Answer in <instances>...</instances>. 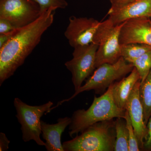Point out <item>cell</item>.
Wrapping results in <instances>:
<instances>
[{
    "instance_id": "1",
    "label": "cell",
    "mask_w": 151,
    "mask_h": 151,
    "mask_svg": "<svg viewBox=\"0 0 151 151\" xmlns=\"http://www.w3.org/2000/svg\"><path fill=\"white\" fill-rule=\"evenodd\" d=\"M55 9H49L32 23L19 28L17 33L0 48V86L14 75L39 43L52 24Z\"/></svg>"
},
{
    "instance_id": "2",
    "label": "cell",
    "mask_w": 151,
    "mask_h": 151,
    "mask_svg": "<svg viewBox=\"0 0 151 151\" xmlns=\"http://www.w3.org/2000/svg\"><path fill=\"white\" fill-rule=\"evenodd\" d=\"M114 83L100 97L94 96L92 105L87 110L78 109L73 113L68 134L72 137L98 122L118 118L125 119L126 110L119 108L113 99Z\"/></svg>"
},
{
    "instance_id": "3",
    "label": "cell",
    "mask_w": 151,
    "mask_h": 151,
    "mask_svg": "<svg viewBox=\"0 0 151 151\" xmlns=\"http://www.w3.org/2000/svg\"><path fill=\"white\" fill-rule=\"evenodd\" d=\"M115 125L114 119L93 124L79 136L63 143L64 151H114Z\"/></svg>"
},
{
    "instance_id": "4",
    "label": "cell",
    "mask_w": 151,
    "mask_h": 151,
    "mask_svg": "<svg viewBox=\"0 0 151 151\" xmlns=\"http://www.w3.org/2000/svg\"><path fill=\"white\" fill-rule=\"evenodd\" d=\"M134 68L132 63L127 62L122 57L114 63L102 64L96 68L85 84L75 91L71 97L58 102L54 108L72 100L78 94L85 91L94 90L96 94H100L108 89L111 84L131 73Z\"/></svg>"
},
{
    "instance_id": "5",
    "label": "cell",
    "mask_w": 151,
    "mask_h": 151,
    "mask_svg": "<svg viewBox=\"0 0 151 151\" xmlns=\"http://www.w3.org/2000/svg\"><path fill=\"white\" fill-rule=\"evenodd\" d=\"M124 22L113 24L107 19L100 22L92 42L98 45L96 55V68L104 63H113L121 57L120 32Z\"/></svg>"
},
{
    "instance_id": "6",
    "label": "cell",
    "mask_w": 151,
    "mask_h": 151,
    "mask_svg": "<svg viewBox=\"0 0 151 151\" xmlns=\"http://www.w3.org/2000/svg\"><path fill=\"white\" fill-rule=\"evenodd\" d=\"M14 104L16 110V117L21 126L23 140L24 142L33 140L38 145L45 146V142L40 137L42 134L40 119L44 114L52 110L53 103L50 101L43 105L32 106L16 97Z\"/></svg>"
},
{
    "instance_id": "7",
    "label": "cell",
    "mask_w": 151,
    "mask_h": 151,
    "mask_svg": "<svg viewBox=\"0 0 151 151\" xmlns=\"http://www.w3.org/2000/svg\"><path fill=\"white\" fill-rule=\"evenodd\" d=\"M98 47V45L93 42L76 47L72 54L73 58L65 63V67L71 73L75 91L82 86L83 82L92 75L96 68L95 61Z\"/></svg>"
},
{
    "instance_id": "8",
    "label": "cell",
    "mask_w": 151,
    "mask_h": 151,
    "mask_svg": "<svg viewBox=\"0 0 151 151\" xmlns=\"http://www.w3.org/2000/svg\"><path fill=\"white\" fill-rule=\"evenodd\" d=\"M41 15L39 6L33 0L0 1V19L9 21L16 28L32 23Z\"/></svg>"
},
{
    "instance_id": "9",
    "label": "cell",
    "mask_w": 151,
    "mask_h": 151,
    "mask_svg": "<svg viewBox=\"0 0 151 151\" xmlns=\"http://www.w3.org/2000/svg\"><path fill=\"white\" fill-rule=\"evenodd\" d=\"M100 22L93 18L70 17L64 35L73 48L92 43Z\"/></svg>"
},
{
    "instance_id": "10",
    "label": "cell",
    "mask_w": 151,
    "mask_h": 151,
    "mask_svg": "<svg viewBox=\"0 0 151 151\" xmlns=\"http://www.w3.org/2000/svg\"><path fill=\"white\" fill-rule=\"evenodd\" d=\"M119 40L121 45L138 43L151 46V23L149 19H132L124 22Z\"/></svg>"
},
{
    "instance_id": "11",
    "label": "cell",
    "mask_w": 151,
    "mask_h": 151,
    "mask_svg": "<svg viewBox=\"0 0 151 151\" xmlns=\"http://www.w3.org/2000/svg\"><path fill=\"white\" fill-rule=\"evenodd\" d=\"M141 80L134 86L127 100L126 110L128 112L140 150L142 149L147 132L144 120L142 106L139 96V87Z\"/></svg>"
},
{
    "instance_id": "12",
    "label": "cell",
    "mask_w": 151,
    "mask_h": 151,
    "mask_svg": "<svg viewBox=\"0 0 151 151\" xmlns=\"http://www.w3.org/2000/svg\"><path fill=\"white\" fill-rule=\"evenodd\" d=\"M108 19L115 25L132 19L150 18L151 0H137L117 9L109 10Z\"/></svg>"
},
{
    "instance_id": "13",
    "label": "cell",
    "mask_w": 151,
    "mask_h": 151,
    "mask_svg": "<svg viewBox=\"0 0 151 151\" xmlns=\"http://www.w3.org/2000/svg\"><path fill=\"white\" fill-rule=\"evenodd\" d=\"M71 118H60L55 124L41 122L42 137L45 141V147L47 151H64L61 142V137L65 129L71 123Z\"/></svg>"
},
{
    "instance_id": "14",
    "label": "cell",
    "mask_w": 151,
    "mask_h": 151,
    "mask_svg": "<svg viewBox=\"0 0 151 151\" xmlns=\"http://www.w3.org/2000/svg\"><path fill=\"white\" fill-rule=\"evenodd\" d=\"M140 80L139 75L134 67L127 77L114 83L113 95L116 105L121 109L126 110V105L132 89L138 81Z\"/></svg>"
},
{
    "instance_id": "15",
    "label": "cell",
    "mask_w": 151,
    "mask_h": 151,
    "mask_svg": "<svg viewBox=\"0 0 151 151\" xmlns=\"http://www.w3.org/2000/svg\"><path fill=\"white\" fill-rule=\"evenodd\" d=\"M139 96L143 107L145 124L147 126L151 116V70L145 80L142 82L140 81Z\"/></svg>"
},
{
    "instance_id": "16",
    "label": "cell",
    "mask_w": 151,
    "mask_h": 151,
    "mask_svg": "<svg viewBox=\"0 0 151 151\" xmlns=\"http://www.w3.org/2000/svg\"><path fill=\"white\" fill-rule=\"evenodd\" d=\"M151 50V46L145 44L132 43L121 45V57L126 61L132 63L147 52Z\"/></svg>"
},
{
    "instance_id": "17",
    "label": "cell",
    "mask_w": 151,
    "mask_h": 151,
    "mask_svg": "<svg viewBox=\"0 0 151 151\" xmlns=\"http://www.w3.org/2000/svg\"><path fill=\"white\" fill-rule=\"evenodd\" d=\"M115 126L116 137L114 151H129V133L126 120L116 118Z\"/></svg>"
},
{
    "instance_id": "18",
    "label": "cell",
    "mask_w": 151,
    "mask_h": 151,
    "mask_svg": "<svg viewBox=\"0 0 151 151\" xmlns=\"http://www.w3.org/2000/svg\"><path fill=\"white\" fill-rule=\"evenodd\" d=\"M137 69L142 82L151 70V50L147 52L132 63Z\"/></svg>"
},
{
    "instance_id": "19",
    "label": "cell",
    "mask_w": 151,
    "mask_h": 151,
    "mask_svg": "<svg viewBox=\"0 0 151 151\" xmlns=\"http://www.w3.org/2000/svg\"><path fill=\"white\" fill-rule=\"evenodd\" d=\"M40 8L41 14H42L49 9H65L68 3L65 0H33Z\"/></svg>"
},
{
    "instance_id": "20",
    "label": "cell",
    "mask_w": 151,
    "mask_h": 151,
    "mask_svg": "<svg viewBox=\"0 0 151 151\" xmlns=\"http://www.w3.org/2000/svg\"><path fill=\"white\" fill-rule=\"evenodd\" d=\"M125 119L126 120L129 133V151H140V148L135 134L134 129L132 125L129 115L127 110L125 114Z\"/></svg>"
},
{
    "instance_id": "21",
    "label": "cell",
    "mask_w": 151,
    "mask_h": 151,
    "mask_svg": "<svg viewBox=\"0 0 151 151\" xmlns=\"http://www.w3.org/2000/svg\"><path fill=\"white\" fill-rule=\"evenodd\" d=\"M147 132L142 148V150L151 151V116L147 124Z\"/></svg>"
},
{
    "instance_id": "22",
    "label": "cell",
    "mask_w": 151,
    "mask_h": 151,
    "mask_svg": "<svg viewBox=\"0 0 151 151\" xmlns=\"http://www.w3.org/2000/svg\"><path fill=\"white\" fill-rule=\"evenodd\" d=\"M17 28L12 23L5 19H0V34L11 31Z\"/></svg>"
},
{
    "instance_id": "23",
    "label": "cell",
    "mask_w": 151,
    "mask_h": 151,
    "mask_svg": "<svg viewBox=\"0 0 151 151\" xmlns=\"http://www.w3.org/2000/svg\"><path fill=\"white\" fill-rule=\"evenodd\" d=\"M19 29V28H17L9 32L0 34V48L17 33Z\"/></svg>"
},
{
    "instance_id": "24",
    "label": "cell",
    "mask_w": 151,
    "mask_h": 151,
    "mask_svg": "<svg viewBox=\"0 0 151 151\" xmlns=\"http://www.w3.org/2000/svg\"><path fill=\"white\" fill-rule=\"evenodd\" d=\"M111 4L110 10L117 9L133 2L137 0H109Z\"/></svg>"
},
{
    "instance_id": "25",
    "label": "cell",
    "mask_w": 151,
    "mask_h": 151,
    "mask_svg": "<svg viewBox=\"0 0 151 151\" xmlns=\"http://www.w3.org/2000/svg\"><path fill=\"white\" fill-rule=\"evenodd\" d=\"M10 142L4 133H0V151H6L9 149V145Z\"/></svg>"
}]
</instances>
